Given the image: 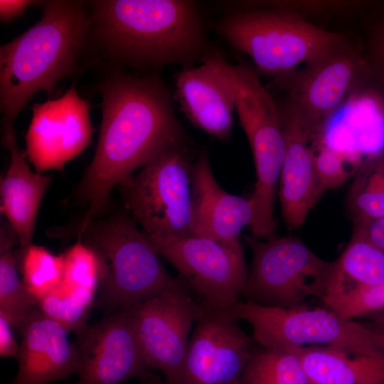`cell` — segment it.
<instances>
[{
	"mask_svg": "<svg viewBox=\"0 0 384 384\" xmlns=\"http://www.w3.org/2000/svg\"><path fill=\"white\" fill-rule=\"evenodd\" d=\"M384 282V252L371 244L358 230L335 260L326 300L345 296Z\"/></svg>",
	"mask_w": 384,
	"mask_h": 384,
	"instance_id": "cell-22",
	"label": "cell"
},
{
	"mask_svg": "<svg viewBox=\"0 0 384 384\" xmlns=\"http://www.w3.org/2000/svg\"><path fill=\"white\" fill-rule=\"evenodd\" d=\"M242 238L252 252L242 294L246 301L290 308L304 305L309 297L324 299L335 260L320 258L292 235L260 240L243 235Z\"/></svg>",
	"mask_w": 384,
	"mask_h": 384,
	"instance_id": "cell-8",
	"label": "cell"
},
{
	"mask_svg": "<svg viewBox=\"0 0 384 384\" xmlns=\"http://www.w3.org/2000/svg\"><path fill=\"white\" fill-rule=\"evenodd\" d=\"M201 304L181 373L171 384H239L255 342L232 307Z\"/></svg>",
	"mask_w": 384,
	"mask_h": 384,
	"instance_id": "cell-12",
	"label": "cell"
},
{
	"mask_svg": "<svg viewBox=\"0 0 384 384\" xmlns=\"http://www.w3.org/2000/svg\"><path fill=\"white\" fill-rule=\"evenodd\" d=\"M287 351L298 357L310 384H384V356L360 355L329 346Z\"/></svg>",
	"mask_w": 384,
	"mask_h": 384,
	"instance_id": "cell-21",
	"label": "cell"
},
{
	"mask_svg": "<svg viewBox=\"0 0 384 384\" xmlns=\"http://www.w3.org/2000/svg\"><path fill=\"white\" fill-rule=\"evenodd\" d=\"M232 308L251 326L255 343L267 349L329 346L360 355L384 356L382 334L328 307H269L239 300Z\"/></svg>",
	"mask_w": 384,
	"mask_h": 384,
	"instance_id": "cell-7",
	"label": "cell"
},
{
	"mask_svg": "<svg viewBox=\"0 0 384 384\" xmlns=\"http://www.w3.org/2000/svg\"><path fill=\"white\" fill-rule=\"evenodd\" d=\"M217 33L249 55L258 73L287 75L321 55L346 38L290 12L251 9L231 14L215 26Z\"/></svg>",
	"mask_w": 384,
	"mask_h": 384,
	"instance_id": "cell-5",
	"label": "cell"
},
{
	"mask_svg": "<svg viewBox=\"0 0 384 384\" xmlns=\"http://www.w3.org/2000/svg\"><path fill=\"white\" fill-rule=\"evenodd\" d=\"M91 22L82 1H46L40 21L1 46L3 137L15 133L16 117L37 92L50 97L57 82L71 75Z\"/></svg>",
	"mask_w": 384,
	"mask_h": 384,
	"instance_id": "cell-2",
	"label": "cell"
},
{
	"mask_svg": "<svg viewBox=\"0 0 384 384\" xmlns=\"http://www.w3.org/2000/svg\"><path fill=\"white\" fill-rule=\"evenodd\" d=\"M97 34L110 53L134 66L190 67L208 53L196 4L187 0L93 2Z\"/></svg>",
	"mask_w": 384,
	"mask_h": 384,
	"instance_id": "cell-3",
	"label": "cell"
},
{
	"mask_svg": "<svg viewBox=\"0 0 384 384\" xmlns=\"http://www.w3.org/2000/svg\"><path fill=\"white\" fill-rule=\"evenodd\" d=\"M62 282L72 287L99 289L102 271L95 251L80 238L64 253Z\"/></svg>",
	"mask_w": 384,
	"mask_h": 384,
	"instance_id": "cell-28",
	"label": "cell"
},
{
	"mask_svg": "<svg viewBox=\"0 0 384 384\" xmlns=\"http://www.w3.org/2000/svg\"><path fill=\"white\" fill-rule=\"evenodd\" d=\"M364 51L373 75V88L384 98V9L368 28Z\"/></svg>",
	"mask_w": 384,
	"mask_h": 384,
	"instance_id": "cell-31",
	"label": "cell"
},
{
	"mask_svg": "<svg viewBox=\"0 0 384 384\" xmlns=\"http://www.w3.org/2000/svg\"><path fill=\"white\" fill-rule=\"evenodd\" d=\"M145 384H171L165 380L161 381L158 378L144 382Z\"/></svg>",
	"mask_w": 384,
	"mask_h": 384,
	"instance_id": "cell-35",
	"label": "cell"
},
{
	"mask_svg": "<svg viewBox=\"0 0 384 384\" xmlns=\"http://www.w3.org/2000/svg\"><path fill=\"white\" fill-rule=\"evenodd\" d=\"M192 235L226 244H240L242 230L253 215L250 198L223 190L215 178L207 149L194 161L191 171Z\"/></svg>",
	"mask_w": 384,
	"mask_h": 384,
	"instance_id": "cell-19",
	"label": "cell"
},
{
	"mask_svg": "<svg viewBox=\"0 0 384 384\" xmlns=\"http://www.w3.org/2000/svg\"><path fill=\"white\" fill-rule=\"evenodd\" d=\"M201 308L180 277L157 296L129 308L149 365L168 383H176L179 376Z\"/></svg>",
	"mask_w": 384,
	"mask_h": 384,
	"instance_id": "cell-11",
	"label": "cell"
},
{
	"mask_svg": "<svg viewBox=\"0 0 384 384\" xmlns=\"http://www.w3.org/2000/svg\"><path fill=\"white\" fill-rule=\"evenodd\" d=\"M27 0H1L0 18L2 22L8 23L23 14L26 9L36 3Z\"/></svg>",
	"mask_w": 384,
	"mask_h": 384,
	"instance_id": "cell-34",
	"label": "cell"
},
{
	"mask_svg": "<svg viewBox=\"0 0 384 384\" xmlns=\"http://www.w3.org/2000/svg\"><path fill=\"white\" fill-rule=\"evenodd\" d=\"M22 335L17 356L18 367L12 384H49L77 374L75 343L68 331L34 306L18 329Z\"/></svg>",
	"mask_w": 384,
	"mask_h": 384,
	"instance_id": "cell-18",
	"label": "cell"
},
{
	"mask_svg": "<svg viewBox=\"0 0 384 384\" xmlns=\"http://www.w3.org/2000/svg\"><path fill=\"white\" fill-rule=\"evenodd\" d=\"M146 238L200 302L231 308L240 300L249 271L241 243L226 244L192 235Z\"/></svg>",
	"mask_w": 384,
	"mask_h": 384,
	"instance_id": "cell-10",
	"label": "cell"
},
{
	"mask_svg": "<svg viewBox=\"0 0 384 384\" xmlns=\"http://www.w3.org/2000/svg\"><path fill=\"white\" fill-rule=\"evenodd\" d=\"M15 258L23 284L37 301L61 284L63 254L55 255L43 246L32 244Z\"/></svg>",
	"mask_w": 384,
	"mask_h": 384,
	"instance_id": "cell-27",
	"label": "cell"
},
{
	"mask_svg": "<svg viewBox=\"0 0 384 384\" xmlns=\"http://www.w3.org/2000/svg\"><path fill=\"white\" fill-rule=\"evenodd\" d=\"M89 107L75 84L61 97L33 105L25 139L27 157L36 172L63 171L68 161L91 144L94 129Z\"/></svg>",
	"mask_w": 384,
	"mask_h": 384,
	"instance_id": "cell-14",
	"label": "cell"
},
{
	"mask_svg": "<svg viewBox=\"0 0 384 384\" xmlns=\"http://www.w3.org/2000/svg\"><path fill=\"white\" fill-rule=\"evenodd\" d=\"M218 53H208L198 67L184 68L177 75L175 98L194 127L220 141L230 139L235 94L226 67Z\"/></svg>",
	"mask_w": 384,
	"mask_h": 384,
	"instance_id": "cell-17",
	"label": "cell"
},
{
	"mask_svg": "<svg viewBox=\"0 0 384 384\" xmlns=\"http://www.w3.org/2000/svg\"><path fill=\"white\" fill-rule=\"evenodd\" d=\"M190 143L172 145L118 185L124 210L147 237L192 235Z\"/></svg>",
	"mask_w": 384,
	"mask_h": 384,
	"instance_id": "cell-6",
	"label": "cell"
},
{
	"mask_svg": "<svg viewBox=\"0 0 384 384\" xmlns=\"http://www.w3.org/2000/svg\"><path fill=\"white\" fill-rule=\"evenodd\" d=\"M274 82L304 114L316 134L354 95L373 88L365 51L346 39Z\"/></svg>",
	"mask_w": 384,
	"mask_h": 384,
	"instance_id": "cell-9",
	"label": "cell"
},
{
	"mask_svg": "<svg viewBox=\"0 0 384 384\" xmlns=\"http://www.w3.org/2000/svg\"><path fill=\"white\" fill-rule=\"evenodd\" d=\"M18 237L8 223L3 222L0 231V314L12 327L19 329L38 301L18 275L13 247Z\"/></svg>",
	"mask_w": 384,
	"mask_h": 384,
	"instance_id": "cell-23",
	"label": "cell"
},
{
	"mask_svg": "<svg viewBox=\"0 0 384 384\" xmlns=\"http://www.w3.org/2000/svg\"><path fill=\"white\" fill-rule=\"evenodd\" d=\"M382 334L383 335V351H384V331H383V332Z\"/></svg>",
	"mask_w": 384,
	"mask_h": 384,
	"instance_id": "cell-36",
	"label": "cell"
},
{
	"mask_svg": "<svg viewBox=\"0 0 384 384\" xmlns=\"http://www.w3.org/2000/svg\"><path fill=\"white\" fill-rule=\"evenodd\" d=\"M278 106L285 144L279 196L283 218L294 229L303 224L321 197L315 166V131L289 100Z\"/></svg>",
	"mask_w": 384,
	"mask_h": 384,
	"instance_id": "cell-16",
	"label": "cell"
},
{
	"mask_svg": "<svg viewBox=\"0 0 384 384\" xmlns=\"http://www.w3.org/2000/svg\"><path fill=\"white\" fill-rule=\"evenodd\" d=\"M356 229L371 244L384 252V217L356 225Z\"/></svg>",
	"mask_w": 384,
	"mask_h": 384,
	"instance_id": "cell-33",
	"label": "cell"
},
{
	"mask_svg": "<svg viewBox=\"0 0 384 384\" xmlns=\"http://www.w3.org/2000/svg\"><path fill=\"white\" fill-rule=\"evenodd\" d=\"M76 336L77 384H122L132 378L144 383L158 378L143 353L129 308L87 324Z\"/></svg>",
	"mask_w": 384,
	"mask_h": 384,
	"instance_id": "cell-13",
	"label": "cell"
},
{
	"mask_svg": "<svg viewBox=\"0 0 384 384\" xmlns=\"http://www.w3.org/2000/svg\"><path fill=\"white\" fill-rule=\"evenodd\" d=\"M315 166L321 196L329 189L342 185L360 166L346 154L322 144H315Z\"/></svg>",
	"mask_w": 384,
	"mask_h": 384,
	"instance_id": "cell-29",
	"label": "cell"
},
{
	"mask_svg": "<svg viewBox=\"0 0 384 384\" xmlns=\"http://www.w3.org/2000/svg\"><path fill=\"white\" fill-rule=\"evenodd\" d=\"M348 203L356 225L384 217V152L359 168Z\"/></svg>",
	"mask_w": 384,
	"mask_h": 384,
	"instance_id": "cell-25",
	"label": "cell"
},
{
	"mask_svg": "<svg viewBox=\"0 0 384 384\" xmlns=\"http://www.w3.org/2000/svg\"><path fill=\"white\" fill-rule=\"evenodd\" d=\"M239 384H310L292 352L254 346Z\"/></svg>",
	"mask_w": 384,
	"mask_h": 384,
	"instance_id": "cell-24",
	"label": "cell"
},
{
	"mask_svg": "<svg viewBox=\"0 0 384 384\" xmlns=\"http://www.w3.org/2000/svg\"><path fill=\"white\" fill-rule=\"evenodd\" d=\"M383 328H384V324H383ZM384 331V330H383Z\"/></svg>",
	"mask_w": 384,
	"mask_h": 384,
	"instance_id": "cell-37",
	"label": "cell"
},
{
	"mask_svg": "<svg viewBox=\"0 0 384 384\" xmlns=\"http://www.w3.org/2000/svg\"><path fill=\"white\" fill-rule=\"evenodd\" d=\"M102 118L93 159L75 191L83 221L105 214L112 190L166 148L190 140L157 76L112 77L100 87Z\"/></svg>",
	"mask_w": 384,
	"mask_h": 384,
	"instance_id": "cell-1",
	"label": "cell"
},
{
	"mask_svg": "<svg viewBox=\"0 0 384 384\" xmlns=\"http://www.w3.org/2000/svg\"><path fill=\"white\" fill-rule=\"evenodd\" d=\"M226 65L235 108L252 150L256 175L274 178L281 171L285 147L279 106L250 65L244 61L236 65L227 61Z\"/></svg>",
	"mask_w": 384,
	"mask_h": 384,
	"instance_id": "cell-15",
	"label": "cell"
},
{
	"mask_svg": "<svg viewBox=\"0 0 384 384\" xmlns=\"http://www.w3.org/2000/svg\"><path fill=\"white\" fill-rule=\"evenodd\" d=\"M343 318L353 319L384 309V282L324 302Z\"/></svg>",
	"mask_w": 384,
	"mask_h": 384,
	"instance_id": "cell-30",
	"label": "cell"
},
{
	"mask_svg": "<svg viewBox=\"0 0 384 384\" xmlns=\"http://www.w3.org/2000/svg\"><path fill=\"white\" fill-rule=\"evenodd\" d=\"M10 151V164L1 178V212L15 231L19 244L15 257L21 256L32 243L38 211L50 177L33 172L26 161V151L18 148L15 134L2 137Z\"/></svg>",
	"mask_w": 384,
	"mask_h": 384,
	"instance_id": "cell-20",
	"label": "cell"
},
{
	"mask_svg": "<svg viewBox=\"0 0 384 384\" xmlns=\"http://www.w3.org/2000/svg\"><path fill=\"white\" fill-rule=\"evenodd\" d=\"M77 235L99 259L102 277L96 305L111 314L157 296L174 279L125 210L82 221Z\"/></svg>",
	"mask_w": 384,
	"mask_h": 384,
	"instance_id": "cell-4",
	"label": "cell"
},
{
	"mask_svg": "<svg viewBox=\"0 0 384 384\" xmlns=\"http://www.w3.org/2000/svg\"><path fill=\"white\" fill-rule=\"evenodd\" d=\"M11 327L9 321L0 314V356L3 358H17L19 346L13 336Z\"/></svg>",
	"mask_w": 384,
	"mask_h": 384,
	"instance_id": "cell-32",
	"label": "cell"
},
{
	"mask_svg": "<svg viewBox=\"0 0 384 384\" xmlns=\"http://www.w3.org/2000/svg\"><path fill=\"white\" fill-rule=\"evenodd\" d=\"M97 290L72 287L63 282L53 291L38 301L37 305L44 314L54 320L68 333L80 332L87 320Z\"/></svg>",
	"mask_w": 384,
	"mask_h": 384,
	"instance_id": "cell-26",
	"label": "cell"
}]
</instances>
